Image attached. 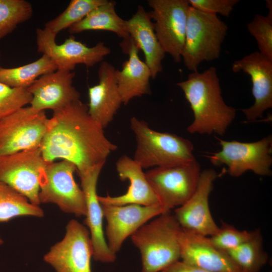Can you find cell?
I'll use <instances>...</instances> for the list:
<instances>
[{
  "label": "cell",
  "mask_w": 272,
  "mask_h": 272,
  "mask_svg": "<svg viewBox=\"0 0 272 272\" xmlns=\"http://www.w3.org/2000/svg\"><path fill=\"white\" fill-rule=\"evenodd\" d=\"M104 129L88 113V106L80 100L53 111L48 119L40 146L47 163L56 159L74 164L78 174L104 164L117 147L105 136Z\"/></svg>",
  "instance_id": "obj_1"
},
{
  "label": "cell",
  "mask_w": 272,
  "mask_h": 272,
  "mask_svg": "<svg viewBox=\"0 0 272 272\" xmlns=\"http://www.w3.org/2000/svg\"><path fill=\"white\" fill-rule=\"evenodd\" d=\"M177 85L183 92L193 114L188 132L223 135L234 120L236 111L224 101L216 67H210L202 73L192 72Z\"/></svg>",
  "instance_id": "obj_2"
},
{
  "label": "cell",
  "mask_w": 272,
  "mask_h": 272,
  "mask_svg": "<svg viewBox=\"0 0 272 272\" xmlns=\"http://www.w3.org/2000/svg\"><path fill=\"white\" fill-rule=\"evenodd\" d=\"M182 232L174 215L168 212L158 216L131 235L141 254V272L162 271L179 261Z\"/></svg>",
  "instance_id": "obj_3"
},
{
  "label": "cell",
  "mask_w": 272,
  "mask_h": 272,
  "mask_svg": "<svg viewBox=\"0 0 272 272\" xmlns=\"http://www.w3.org/2000/svg\"><path fill=\"white\" fill-rule=\"evenodd\" d=\"M130 125L137 143L133 160L143 169L175 166L195 160L193 145L189 140L155 130L134 116Z\"/></svg>",
  "instance_id": "obj_4"
},
{
  "label": "cell",
  "mask_w": 272,
  "mask_h": 272,
  "mask_svg": "<svg viewBox=\"0 0 272 272\" xmlns=\"http://www.w3.org/2000/svg\"><path fill=\"white\" fill-rule=\"evenodd\" d=\"M228 29L217 15L202 12L190 6L181 53L188 70L196 72L203 61L219 58Z\"/></svg>",
  "instance_id": "obj_5"
},
{
  "label": "cell",
  "mask_w": 272,
  "mask_h": 272,
  "mask_svg": "<svg viewBox=\"0 0 272 272\" xmlns=\"http://www.w3.org/2000/svg\"><path fill=\"white\" fill-rule=\"evenodd\" d=\"M75 165L66 160L48 163L40 183V203H54L65 213L85 216V195L75 180Z\"/></svg>",
  "instance_id": "obj_6"
},
{
  "label": "cell",
  "mask_w": 272,
  "mask_h": 272,
  "mask_svg": "<svg viewBox=\"0 0 272 272\" xmlns=\"http://www.w3.org/2000/svg\"><path fill=\"white\" fill-rule=\"evenodd\" d=\"M219 141L221 150L209 157L213 165H226L227 172L233 177H239L247 171H251L260 176L271 175V135L250 143L221 139Z\"/></svg>",
  "instance_id": "obj_7"
},
{
  "label": "cell",
  "mask_w": 272,
  "mask_h": 272,
  "mask_svg": "<svg viewBox=\"0 0 272 272\" xmlns=\"http://www.w3.org/2000/svg\"><path fill=\"white\" fill-rule=\"evenodd\" d=\"M201 173L195 160L182 164L155 167L145 172L164 213L184 204L194 192Z\"/></svg>",
  "instance_id": "obj_8"
},
{
  "label": "cell",
  "mask_w": 272,
  "mask_h": 272,
  "mask_svg": "<svg viewBox=\"0 0 272 272\" xmlns=\"http://www.w3.org/2000/svg\"><path fill=\"white\" fill-rule=\"evenodd\" d=\"M47 163L40 147L0 156V182L23 195L33 204L39 206L40 183Z\"/></svg>",
  "instance_id": "obj_9"
},
{
  "label": "cell",
  "mask_w": 272,
  "mask_h": 272,
  "mask_svg": "<svg viewBox=\"0 0 272 272\" xmlns=\"http://www.w3.org/2000/svg\"><path fill=\"white\" fill-rule=\"evenodd\" d=\"M48 119L45 111L24 107L0 120V156L40 147Z\"/></svg>",
  "instance_id": "obj_10"
},
{
  "label": "cell",
  "mask_w": 272,
  "mask_h": 272,
  "mask_svg": "<svg viewBox=\"0 0 272 272\" xmlns=\"http://www.w3.org/2000/svg\"><path fill=\"white\" fill-rule=\"evenodd\" d=\"M149 12L154 21V29L165 53L175 62L181 59L190 7L188 0H149Z\"/></svg>",
  "instance_id": "obj_11"
},
{
  "label": "cell",
  "mask_w": 272,
  "mask_h": 272,
  "mask_svg": "<svg viewBox=\"0 0 272 272\" xmlns=\"http://www.w3.org/2000/svg\"><path fill=\"white\" fill-rule=\"evenodd\" d=\"M93 247L88 229L72 219L66 226L63 238L50 247L44 261L56 272H92Z\"/></svg>",
  "instance_id": "obj_12"
},
{
  "label": "cell",
  "mask_w": 272,
  "mask_h": 272,
  "mask_svg": "<svg viewBox=\"0 0 272 272\" xmlns=\"http://www.w3.org/2000/svg\"><path fill=\"white\" fill-rule=\"evenodd\" d=\"M36 33L38 52L48 56L57 70L73 71L78 64L92 67L111 52L103 42L89 47L70 36L63 43L57 44L56 36L44 28H37Z\"/></svg>",
  "instance_id": "obj_13"
},
{
  "label": "cell",
  "mask_w": 272,
  "mask_h": 272,
  "mask_svg": "<svg viewBox=\"0 0 272 272\" xmlns=\"http://www.w3.org/2000/svg\"><path fill=\"white\" fill-rule=\"evenodd\" d=\"M218 177L212 169L201 171L197 187L191 196L175 209L174 216L183 230L206 236L218 232L219 227L211 215L209 199Z\"/></svg>",
  "instance_id": "obj_14"
},
{
  "label": "cell",
  "mask_w": 272,
  "mask_h": 272,
  "mask_svg": "<svg viewBox=\"0 0 272 272\" xmlns=\"http://www.w3.org/2000/svg\"><path fill=\"white\" fill-rule=\"evenodd\" d=\"M106 220V236L110 250L116 254L128 237L155 217L164 214L160 205L144 206L137 204L123 206L101 205Z\"/></svg>",
  "instance_id": "obj_15"
},
{
  "label": "cell",
  "mask_w": 272,
  "mask_h": 272,
  "mask_svg": "<svg viewBox=\"0 0 272 272\" xmlns=\"http://www.w3.org/2000/svg\"><path fill=\"white\" fill-rule=\"evenodd\" d=\"M75 76L73 71L57 70L39 77L27 88L32 95L30 106L55 111L79 100L80 93L73 85Z\"/></svg>",
  "instance_id": "obj_16"
},
{
  "label": "cell",
  "mask_w": 272,
  "mask_h": 272,
  "mask_svg": "<svg viewBox=\"0 0 272 272\" xmlns=\"http://www.w3.org/2000/svg\"><path fill=\"white\" fill-rule=\"evenodd\" d=\"M232 69L234 73L242 71L251 78L254 102L241 109L246 119L251 121L262 117L264 111L272 107V61L255 51L235 61Z\"/></svg>",
  "instance_id": "obj_17"
},
{
  "label": "cell",
  "mask_w": 272,
  "mask_h": 272,
  "mask_svg": "<svg viewBox=\"0 0 272 272\" xmlns=\"http://www.w3.org/2000/svg\"><path fill=\"white\" fill-rule=\"evenodd\" d=\"M104 165H98L78 175L86 200L85 223L89 231L93 247V257L97 261L110 263L115 261L116 254L110 250L104 235L103 214L97 193V181Z\"/></svg>",
  "instance_id": "obj_18"
},
{
  "label": "cell",
  "mask_w": 272,
  "mask_h": 272,
  "mask_svg": "<svg viewBox=\"0 0 272 272\" xmlns=\"http://www.w3.org/2000/svg\"><path fill=\"white\" fill-rule=\"evenodd\" d=\"M180 245V259L187 264L211 272H242L208 236L182 229Z\"/></svg>",
  "instance_id": "obj_19"
},
{
  "label": "cell",
  "mask_w": 272,
  "mask_h": 272,
  "mask_svg": "<svg viewBox=\"0 0 272 272\" xmlns=\"http://www.w3.org/2000/svg\"><path fill=\"white\" fill-rule=\"evenodd\" d=\"M116 69L107 61L98 69V83L88 89V113L103 129L113 119L122 103L115 77Z\"/></svg>",
  "instance_id": "obj_20"
},
{
  "label": "cell",
  "mask_w": 272,
  "mask_h": 272,
  "mask_svg": "<svg viewBox=\"0 0 272 272\" xmlns=\"http://www.w3.org/2000/svg\"><path fill=\"white\" fill-rule=\"evenodd\" d=\"M116 170L121 181L128 180L129 185L125 193L116 196L107 194L98 195L101 205L123 206L137 204L144 206L160 205L158 197L148 181L142 167L126 155L120 157L116 162Z\"/></svg>",
  "instance_id": "obj_21"
},
{
  "label": "cell",
  "mask_w": 272,
  "mask_h": 272,
  "mask_svg": "<svg viewBox=\"0 0 272 272\" xmlns=\"http://www.w3.org/2000/svg\"><path fill=\"white\" fill-rule=\"evenodd\" d=\"M120 46L128 55V59L123 63L121 70H116L115 77L122 103L126 105L135 97L150 94L152 76L149 67L139 56V48L130 37L123 39Z\"/></svg>",
  "instance_id": "obj_22"
},
{
  "label": "cell",
  "mask_w": 272,
  "mask_h": 272,
  "mask_svg": "<svg viewBox=\"0 0 272 272\" xmlns=\"http://www.w3.org/2000/svg\"><path fill=\"white\" fill-rule=\"evenodd\" d=\"M125 26L129 37L143 52L145 62L151 71L152 78L155 79L162 71L165 52L156 36L149 13L139 6L134 14L125 20Z\"/></svg>",
  "instance_id": "obj_23"
},
{
  "label": "cell",
  "mask_w": 272,
  "mask_h": 272,
  "mask_svg": "<svg viewBox=\"0 0 272 272\" xmlns=\"http://www.w3.org/2000/svg\"><path fill=\"white\" fill-rule=\"evenodd\" d=\"M115 5V2L107 0L83 20L71 26L69 32L74 34L90 30L107 31L123 39L128 38L129 36L125 28V20L116 13Z\"/></svg>",
  "instance_id": "obj_24"
},
{
  "label": "cell",
  "mask_w": 272,
  "mask_h": 272,
  "mask_svg": "<svg viewBox=\"0 0 272 272\" xmlns=\"http://www.w3.org/2000/svg\"><path fill=\"white\" fill-rule=\"evenodd\" d=\"M57 70L46 55L27 64L13 68L0 66V82L10 87L28 88L41 76Z\"/></svg>",
  "instance_id": "obj_25"
},
{
  "label": "cell",
  "mask_w": 272,
  "mask_h": 272,
  "mask_svg": "<svg viewBox=\"0 0 272 272\" xmlns=\"http://www.w3.org/2000/svg\"><path fill=\"white\" fill-rule=\"evenodd\" d=\"M44 212L39 206L8 185L0 182V222H8L20 216L41 218Z\"/></svg>",
  "instance_id": "obj_26"
},
{
  "label": "cell",
  "mask_w": 272,
  "mask_h": 272,
  "mask_svg": "<svg viewBox=\"0 0 272 272\" xmlns=\"http://www.w3.org/2000/svg\"><path fill=\"white\" fill-rule=\"evenodd\" d=\"M226 252L242 272H259L267 259L259 230L249 240Z\"/></svg>",
  "instance_id": "obj_27"
},
{
  "label": "cell",
  "mask_w": 272,
  "mask_h": 272,
  "mask_svg": "<svg viewBox=\"0 0 272 272\" xmlns=\"http://www.w3.org/2000/svg\"><path fill=\"white\" fill-rule=\"evenodd\" d=\"M107 0H72L65 10L45 24L44 29L56 36L61 31L80 22Z\"/></svg>",
  "instance_id": "obj_28"
},
{
  "label": "cell",
  "mask_w": 272,
  "mask_h": 272,
  "mask_svg": "<svg viewBox=\"0 0 272 272\" xmlns=\"http://www.w3.org/2000/svg\"><path fill=\"white\" fill-rule=\"evenodd\" d=\"M31 4L25 0H0V40L31 18Z\"/></svg>",
  "instance_id": "obj_29"
},
{
  "label": "cell",
  "mask_w": 272,
  "mask_h": 272,
  "mask_svg": "<svg viewBox=\"0 0 272 272\" xmlns=\"http://www.w3.org/2000/svg\"><path fill=\"white\" fill-rule=\"evenodd\" d=\"M247 27L256 40L259 52L272 61V11H268L266 16L255 15Z\"/></svg>",
  "instance_id": "obj_30"
},
{
  "label": "cell",
  "mask_w": 272,
  "mask_h": 272,
  "mask_svg": "<svg viewBox=\"0 0 272 272\" xmlns=\"http://www.w3.org/2000/svg\"><path fill=\"white\" fill-rule=\"evenodd\" d=\"M31 99L27 88H12L0 82V120L30 104Z\"/></svg>",
  "instance_id": "obj_31"
},
{
  "label": "cell",
  "mask_w": 272,
  "mask_h": 272,
  "mask_svg": "<svg viewBox=\"0 0 272 272\" xmlns=\"http://www.w3.org/2000/svg\"><path fill=\"white\" fill-rule=\"evenodd\" d=\"M254 231H240L234 227L223 223L215 235L210 236L212 243L218 249L226 252L249 240Z\"/></svg>",
  "instance_id": "obj_32"
},
{
  "label": "cell",
  "mask_w": 272,
  "mask_h": 272,
  "mask_svg": "<svg viewBox=\"0 0 272 272\" xmlns=\"http://www.w3.org/2000/svg\"><path fill=\"white\" fill-rule=\"evenodd\" d=\"M238 0H188L189 5L203 13L229 17Z\"/></svg>",
  "instance_id": "obj_33"
},
{
  "label": "cell",
  "mask_w": 272,
  "mask_h": 272,
  "mask_svg": "<svg viewBox=\"0 0 272 272\" xmlns=\"http://www.w3.org/2000/svg\"><path fill=\"white\" fill-rule=\"evenodd\" d=\"M161 272H211L178 261L171 264Z\"/></svg>",
  "instance_id": "obj_34"
},
{
  "label": "cell",
  "mask_w": 272,
  "mask_h": 272,
  "mask_svg": "<svg viewBox=\"0 0 272 272\" xmlns=\"http://www.w3.org/2000/svg\"><path fill=\"white\" fill-rule=\"evenodd\" d=\"M3 243V240L1 238V236H0V245L2 244Z\"/></svg>",
  "instance_id": "obj_35"
},
{
  "label": "cell",
  "mask_w": 272,
  "mask_h": 272,
  "mask_svg": "<svg viewBox=\"0 0 272 272\" xmlns=\"http://www.w3.org/2000/svg\"><path fill=\"white\" fill-rule=\"evenodd\" d=\"M0 60H1V51H0Z\"/></svg>",
  "instance_id": "obj_36"
}]
</instances>
